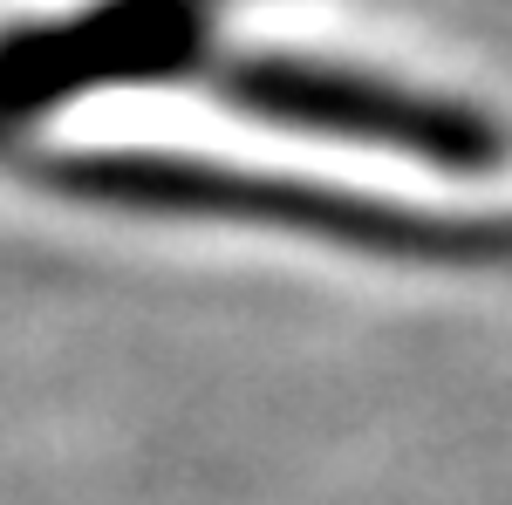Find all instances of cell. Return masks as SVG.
Returning a JSON list of instances; mask_svg holds the SVG:
<instances>
[{
  "label": "cell",
  "instance_id": "obj_2",
  "mask_svg": "<svg viewBox=\"0 0 512 505\" xmlns=\"http://www.w3.org/2000/svg\"><path fill=\"white\" fill-rule=\"evenodd\" d=\"M212 96L246 117L355 137V144H390V151L431 157L451 171H485L499 157V123L478 117L472 103L403 89L383 76H355V69L294 62V55H233L226 69H212Z\"/></svg>",
  "mask_w": 512,
  "mask_h": 505
},
{
  "label": "cell",
  "instance_id": "obj_1",
  "mask_svg": "<svg viewBox=\"0 0 512 505\" xmlns=\"http://www.w3.org/2000/svg\"><path fill=\"white\" fill-rule=\"evenodd\" d=\"M226 7L233 0H89L0 28V123L14 130V117L117 82L192 76Z\"/></svg>",
  "mask_w": 512,
  "mask_h": 505
}]
</instances>
